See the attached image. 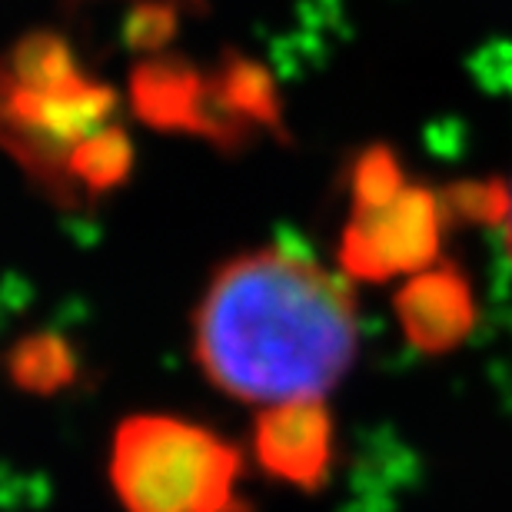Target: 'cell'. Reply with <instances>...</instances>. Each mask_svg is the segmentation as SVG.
<instances>
[{
	"label": "cell",
	"instance_id": "5",
	"mask_svg": "<svg viewBox=\"0 0 512 512\" xmlns=\"http://www.w3.org/2000/svg\"><path fill=\"white\" fill-rule=\"evenodd\" d=\"M256 456L266 473L290 486L320 483L333 456V426L320 399L266 409L256 423Z\"/></svg>",
	"mask_w": 512,
	"mask_h": 512
},
{
	"label": "cell",
	"instance_id": "14",
	"mask_svg": "<svg viewBox=\"0 0 512 512\" xmlns=\"http://www.w3.org/2000/svg\"><path fill=\"white\" fill-rule=\"evenodd\" d=\"M14 376L27 386H54L70 376V356L54 340L27 343L14 360Z\"/></svg>",
	"mask_w": 512,
	"mask_h": 512
},
{
	"label": "cell",
	"instance_id": "2",
	"mask_svg": "<svg viewBox=\"0 0 512 512\" xmlns=\"http://www.w3.org/2000/svg\"><path fill=\"white\" fill-rule=\"evenodd\" d=\"M240 456L187 419L137 416L120 426L110 479L127 512H240Z\"/></svg>",
	"mask_w": 512,
	"mask_h": 512
},
{
	"label": "cell",
	"instance_id": "12",
	"mask_svg": "<svg viewBox=\"0 0 512 512\" xmlns=\"http://www.w3.org/2000/svg\"><path fill=\"white\" fill-rule=\"evenodd\" d=\"M180 27L177 0H140L124 20V40L137 54H157Z\"/></svg>",
	"mask_w": 512,
	"mask_h": 512
},
{
	"label": "cell",
	"instance_id": "16",
	"mask_svg": "<svg viewBox=\"0 0 512 512\" xmlns=\"http://www.w3.org/2000/svg\"><path fill=\"white\" fill-rule=\"evenodd\" d=\"M177 4H180V0H177Z\"/></svg>",
	"mask_w": 512,
	"mask_h": 512
},
{
	"label": "cell",
	"instance_id": "1",
	"mask_svg": "<svg viewBox=\"0 0 512 512\" xmlns=\"http://www.w3.org/2000/svg\"><path fill=\"white\" fill-rule=\"evenodd\" d=\"M193 346L203 373L230 396L266 409L310 403L356 353L353 296L296 253H243L213 276Z\"/></svg>",
	"mask_w": 512,
	"mask_h": 512
},
{
	"label": "cell",
	"instance_id": "4",
	"mask_svg": "<svg viewBox=\"0 0 512 512\" xmlns=\"http://www.w3.org/2000/svg\"><path fill=\"white\" fill-rule=\"evenodd\" d=\"M443 203L423 187H406L380 207H353L343 230V270L366 280L423 273L443 237Z\"/></svg>",
	"mask_w": 512,
	"mask_h": 512
},
{
	"label": "cell",
	"instance_id": "7",
	"mask_svg": "<svg viewBox=\"0 0 512 512\" xmlns=\"http://www.w3.org/2000/svg\"><path fill=\"white\" fill-rule=\"evenodd\" d=\"M210 77L180 57H147L130 74V104L143 124L197 137Z\"/></svg>",
	"mask_w": 512,
	"mask_h": 512
},
{
	"label": "cell",
	"instance_id": "10",
	"mask_svg": "<svg viewBox=\"0 0 512 512\" xmlns=\"http://www.w3.org/2000/svg\"><path fill=\"white\" fill-rule=\"evenodd\" d=\"M7 67V74L24 87L34 90H50L64 87L70 80L84 77L77 67V57L70 44L54 30H37V34L20 37L14 50L0 60Z\"/></svg>",
	"mask_w": 512,
	"mask_h": 512
},
{
	"label": "cell",
	"instance_id": "13",
	"mask_svg": "<svg viewBox=\"0 0 512 512\" xmlns=\"http://www.w3.org/2000/svg\"><path fill=\"white\" fill-rule=\"evenodd\" d=\"M509 207V193L503 183H463L446 190L443 213H456L463 220H503Z\"/></svg>",
	"mask_w": 512,
	"mask_h": 512
},
{
	"label": "cell",
	"instance_id": "8",
	"mask_svg": "<svg viewBox=\"0 0 512 512\" xmlns=\"http://www.w3.org/2000/svg\"><path fill=\"white\" fill-rule=\"evenodd\" d=\"M210 80L217 87V94L223 97V104L247 120L253 130H270L280 140H286L280 94H276L273 77L266 74L263 64L227 50L217 70L210 74Z\"/></svg>",
	"mask_w": 512,
	"mask_h": 512
},
{
	"label": "cell",
	"instance_id": "11",
	"mask_svg": "<svg viewBox=\"0 0 512 512\" xmlns=\"http://www.w3.org/2000/svg\"><path fill=\"white\" fill-rule=\"evenodd\" d=\"M353 207H380L406 187L403 167L389 147H366L353 163L350 173Z\"/></svg>",
	"mask_w": 512,
	"mask_h": 512
},
{
	"label": "cell",
	"instance_id": "15",
	"mask_svg": "<svg viewBox=\"0 0 512 512\" xmlns=\"http://www.w3.org/2000/svg\"><path fill=\"white\" fill-rule=\"evenodd\" d=\"M506 240H509V256H512V193H509V207H506Z\"/></svg>",
	"mask_w": 512,
	"mask_h": 512
},
{
	"label": "cell",
	"instance_id": "9",
	"mask_svg": "<svg viewBox=\"0 0 512 512\" xmlns=\"http://www.w3.org/2000/svg\"><path fill=\"white\" fill-rule=\"evenodd\" d=\"M133 147L120 127H100L70 153V183L80 197H97L120 187L130 173Z\"/></svg>",
	"mask_w": 512,
	"mask_h": 512
},
{
	"label": "cell",
	"instance_id": "3",
	"mask_svg": "<svg viewBox=\"0 0 512 512\" xmlns=\"http://www.w3.org/2000/svg\"><path fill=\"white\" fill-rule=\"evenodd\" d=\"M107 84L77 77L64 87L34 90L17 84L0 64V147L57 203H80L70 183V153L114 114Z\"/></svg>",
	"mask_w": 512,
	"mask_h": 512
},
{
	"label": "cell",
	"instance_id": "6",
	"mask_svg": "<svg viewBox=\"0 0 512 512\" xmlns=\"http://www.w3.org/2000/svg\"><path fill=\"white\" fill-rule=\"evenodd\" d=\"M396 316L416 350L443 353L463 340L476 323L473 290L466 276L449 266L423 270L396 296Z\"/></svg>",
	"mask_w": 512,
	"mask_h": 512
}]
</instances>
